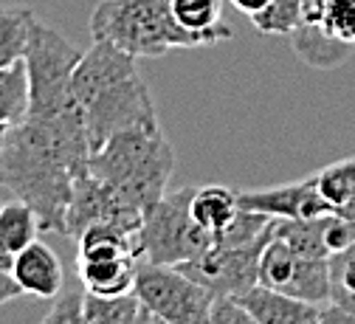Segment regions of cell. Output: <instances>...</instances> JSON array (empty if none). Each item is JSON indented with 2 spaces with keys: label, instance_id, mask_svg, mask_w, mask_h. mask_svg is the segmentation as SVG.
Segmentation results:
<instances>
[{
  "label": "cell",
  "instance_id": "obj_1",
  "mask_svg": "<svg viewBox=\"0 0 355 324\" xmlns=\"http://www.w3.org/2000/svg\"><path fill=\"white\" fill-rule=\"evenodd\" d=\"M91 147L79 110L62 116H26L12 124L0 155V189L34 209L40 231L65 235L73 180L87 169Z\"/></svg>",
  "mask_w": 355,
  "mask_h": 324
},
{
  "label": "cell",
  "instance_id": "obj_2",
  "mask_svg": "<svg viewBox=\"0 0 355 324\" xmlns=\"http://www.w3.org/2000/svg\"><path fill=\"white\" fill-rule=\"evenodd\" d=\"M71 87L91 155L121 130L161 127L139 60L107 40H94L82 54Z\"/></svg>",
  "mask_w": 355,
  "mask_h": 324
},
{
  "label": "cell",
  "instance_id": "obj_3",
  "mask_svg": "<svg viewBox=\"0 0 355 324\" xmlns=\"http://www.w3.org/2000/svg\"><path fill=\"white\" fill-rule=\"evenodd\" d=\"M175 169V150L161 127H132L116 133L102 150L87 158V172L107 180L141 212L166 195Z\"/></svg>",
  "mask_w": 355,
  "mask_h": 324
},
{
  "label": "cell",
  "instance_id": "obj_4",
  "mask_svg": "<svg viewBox=\"0 0 355 324\" xmlns=\"http://www.w3.org/2000/svg\"><path fill=\"white\" fill-rule=\"evenodd\" d=\"M87 28L94 40H107L136 60H155L172 49L211 45L175 20L172 0H102Z\"/></svg>",
  "mask_w": 355,
  "mask_h": 324
},
{
  "label": "cell",
  "instance_id": "obj_5",
  "mask_svg": "<svg viewBox=\"0 0 355 324\" xmlns=\"http://www.w3.org/2000/svg\"><path fill=\"white\" fill-rule=\"evenodd\" d=\"M82 54L85 51L68 37L37 20L23 57L28 71V116H62L79 110L71 82Z\"/></svg>",
  "mask_w": 355,
  "mask_h": 324
},
{
  "label": "cell",
  "instance_id": "obj_6",
  "mask_svg": "<svg viewBox=\"0 0 355 324\" xmlns=\"http://www.w3.org/2000/svg\"><path fill=\"white\" fill-rule=\"evenodd\" d=\"M195 187L166 192L141 220V262L150 265H181L198 259L214 246V235L192 217Z\"/></svg>",
  "mask_w": 355,
  "mask_h": 324
},
{
  "label": "cell",
  "instance_id": "obj_7",
  "mask_svg": "<svg viewBox=\"0 0 355 324\" xmlns=\"http://www.w3.org/2000/svg\"><path fill=\"white\" fill-rule=\"evenodd\" d=\"M132 293L155 318L166 324H211V307L217 302L206 285L189 280L178 268L150 262L139 265Z\"/></svg>",
  "mask_w": 355,
  "mask_h": 324
},
{
  "label": "cell",
  "instance_id": "obj_8",
  "mask_svg": "<svg viewBox=\"0 0 355 324\" xmlns=\"http://www.w3.org/2000/svg\"><path fill=\"white\" fill-rule=\"evenodd\" d=\"M271 237H274V228L271 235L245 246H211L198 259L172 265V268L187 273L189 280L206 285L217 299H237L259 282V259L265 246L271 243Z\"/></svg>",
  "mask_w": 355,
  "mask_h": 324
},
{
  "label": "cell",
  "instance_id": "obj_9",
  "mask_svg": "<svg viewBox=\"0 0 355 324\" xmlns=\"http://www.w3.org/2000/svg\"><path fill=\"white\" fill-rule=\"evenodd\" d=\"M285 296L302 299L307 305H327L330 302V268L327 259L304 257L271 237L259 259V282Z\"/></svg>",
  "mask_w": 355,
  "mask_h": 324
},
{
  "label": "cell",
  "instance_id": "obj_10",
  "mask_svg": "<svg viewBox=\"0 0 355 324\" xmlns=\"http://www.w3.org/2000/svg\"><path fill=\"white\" fill-rule=\"evenodd\" d=\"M144 220V212L130 203L116 187H110L107 180L96 178L94 172H82L73 180V192L65 214V235L79 240L85 228H91L96 223H119L124 228L139 231Z\"/></svg>",
  "mask_w": 355,
  "mask_h": 324
},
{
  "label": "cell",
  "instance_id": "obj_11",
  "mask_svg": "<svg viewBox=\"0 0 355 324\" xmlns=\"http://www.w3.org/2000/svg\"><path fill=\"white\" fill-rule=\"evenodd\" d=\"M237 201H240V209L262 212L279 220H307V217L336 212L333 203L322 195L316 175L293 180V183H282V187L237 192Z\"/></svg>",
  "mask_w": 355,
  "mask_h": 324
},
{
  "label": "cell",
  "instance_id": "obj_12",
  "mask_svg": "<svg viewBox=\"0 0 355 324\" xmlns=\"http://www.w3.org/2000/svg\"><path fill=\"white\" fill-rule=\"evenodd\" d=\"M12 273L23 293L40 296V299H57L62 291V262L51 251V246L34 240L23 251L15 254Z\"/></svg>",
  "mask_w": 355,
  "mask_h": 324
},
{
  "label": "cell",
  "instance_id": "obj_13",
  "mask_svg": "<svg viewBox=\"0 0 355 324\" xmlns=\"http://www.w3.org/2000/svg\"><path fill=\"white\" fill-rule=\"evenodd\" d=\"M141 231V228H139ZM139 231L124 228L119 223H96L91 228H85L79 235V257L76 259H121V257H132L141 259V240Z\"/></svg>",
  "mask_w": 355,
  "mask_h": 324
},
{
  "label": "cell",
  "instance_id": "obj_14",
  "mask_svg": "<svg viewBox=\"0 0 355 324\" xmlns=\"http://www.w3.org/2000/svg\"><path fill=\"white\" fill-rule=\"evenodd\" d=\"M237 302L259 321V324H302L319 313V305H307L302 299L285 296L279 291H271L265 285H254Z\"/></svg>",
  "mask_w": 355,
  "mask_h": 324
},
{
  "label": "cell",
  "instance_id": "obj_15",
  "mask_svg": "<svg viewBox=\"0 0 355 324\" xmlns=\"http://www.w3.org/2000/svg\"><path fill=\"white\" fill-rule=\"evenodd\" d=\"M141 259L132 257H121V259H76V280L82 282V288L87 293L96 296H121L132 291L136 282V271H139Z\"/></svg>",
  "mask_w": 355,
  "mask_h": 324
},
{
  "label": "cell",
  "instance_id": "obj_16",
  "mask_svg": "<svg viewBox=\"0 0 355 324\" xmlns=\"http://www.w3.org/2000/svg\"><path fill=\"white\" fill-rule=\"evenodd\" d=\"M291 40H293L291 42L293 51L313 68H336L349 57V49H352V42L336 37L322 23H302L291 34Z\"/></svg>",
  "mask_w": 355,
  "mask_h": 324
},
{
  "label": "cell",
  "instance_id": "obj_17",
  "mask_svg": "<svg viewBox=\"0 0 355 324\" xmlns=\"http://www.w3.org/2000/svg\"><path fill=\"white\" fill-rule=\"evenodd\" d=\"M172 15L187 31L206 37L211 45L234 37L223 20V0H172Z\"/></svg>",
  "mask_w": 355,
  "mask_h": 324
},
{
  "label": "cell",
  "instance_id": "obj_18",
  "mask_svg": "<svg viewBox=\"0 0 355 324\" xmlns=\"http://www.w3.org/2000/svg\"><path fill=\"white\" fill-rule=\"evenodd\" d=\"M153 313L136 293L96 296L85 291V324H150Z\"/></svg>",
  "mask_w": 355,
  "mask_h": 324
},
{
  "label": "cell",
  "instance_id": "obj_19",
  "mask_svg": "<svg viewBox=\"0 0 355 324\" xmlns=\"http://www.w3.org/2000/svg\"><path fill=\"white\" fill-rule=\"evenodd\" d=\"M240 212V201L237 192L229 187H217V183H209V187H195L192 195V217L211 235L223 231Z\"/></svg>",
  "mask_w": 355,
  "mask_h": 324
},
{
  "label": "cell",
  "instance_id": "obj_20",
  "mask_svg": "<svg viewBox=\"0 0 355 324\" xmlns=\"http://www.w3.org/2000/svg\"><path fill=\"white\" fill-rule=\"evenodd\" d=\"M37 26V15L28 6H0V68L20 62Z\"/></svg>",
  "mask_w": 355,
  "mask_h": 324
},
{
  "label": "cell",
  "instance_id": "obj_21",
  "mask_svg": "<svg viewBox=\"0 0 355 324\" xmlns=\"http://www.w3.org/2000/svg\"><path fill=\"white\" fill-rule=\"evenodd\" d=\"M330 214L307 217V220H279V217H274V237L282 240L285 246H291L293 251L304 254V257L330 259L327 240H324V235H327V217Z\"/></svg>",
  "mask_w": 355,
  "mask_h": 324
},
{
  "label": "cell",
  "instance_id": "obj_22",
  "mask_svg": "<svg viewBox=\"0 0 355 324\" xmlns=\"http://www.w3.org/2000/svg\"><path fill=\"white\" fill-rule=\"evenodd\" d=\"M40 235V220L31 206L23 201H12L6 206H0V246L6 251L17 254L26 246H31Z\"/></svg>",
  "mask_w": 355,
  "mask_h": 324
},
{
  "label": "cell",
  "instance_id": "obj_23",
  "mask_svg": "<svg viewBox=\"0 0 355 324\" xmlns=\"http://www.w3.org/2000/svg\"><path fill=\"white\" fill-rule=\"evenodd\" d=\"M0 116L9 124H20L28 116V71L23 60L0 68Z\"/></svg>",
  "mask_w": 355,
  "mask_h": 324
},
{
  "label": "cell",
  "instance_id": "obj_24",
  "mask_svg": "<svg viewBox=\"0 0 355 324\" xmlns=\"http://www.w3.org/2000/svg\"><path fill=\"white\" fill-rule=\"evenodd\" d=\"M330 268V305L355 313V243L327 259Z\"/></svg>",
  "mask_w": 355,
  "mask_h": 324
},
{
  "label": "cell",
  "instance_id": "obj_25",
  "mask_svg": "<svg viewBox=\"0 0 355 324\" xmlns=\"http://www.w3.org/2000/svg\"><path fill=\"white\" fill-rule=\"evenodd\" d=\"M251 23L262 34H293L304 23L302 0H268V6L257 12Z\"/></svg>",
  "mask_w": 355,
  "mask_h": 324
},
{
  "label": "cell",
  "instance_id": "obj_26",
  "mask_svg": "<svg viewBox=\"0 0 355 324\" xmlns=\"http://www.w3.org/2000/svg\"><path fill=\"white\" fill-rule=\"evenodd\" d=\"M316 180L322 195L333 203V209H338L355 195V158H344L324 167L322 172H316Z\"/></svg>",
  "mask_w": 355,
  "mask_h": 324
},
{
  "label": "cell",
  "instance_id": "obj_27",
  "mask_svg": "<svg viewBox=\"0 0 355 324\" xmlns=\"http://www.w3.org/2000/svg\"><path fill=\"white\" fill-rule=\"evenodd\" d=\"M40 324H85V291H60L54 307Z\"/></svg>",
  "mask_w": 355,
  "mask_h": 324
},
{
  "label": "cell",
  "instance_id": "obj_28",
  "mask_svg": "<svg viewBox=\"0 0 355 324\" xmlns=\"http://www.w3.org/2000/svg\"><path fill=\"white\" fill-rule=\"evenodd\" d=\"M211 324H259L237 299H217L211 307Z\"/></svg>",
  "mask_w": 355,
  "mask_h": 324
},
{
  "label": "cell",
  "instance_id": "obj_29",
  "mask_svg": "<svg viewBox=\"0 0 355 324\" xmlns=\"http://www.w3.org/2000/svg\"><path fill=\"white\" fill-rule=\"evenodd\" d=\"M17 296H23V288L17 285L15 273H12L9 268L0 265V305H9V302L17 299Z\"/></svg>",
  "mask_w": 355,
  "mask_h": 324
},
{
  "label": "cell",
  "instance_id": "obj_30",
  "mask_svg": "<svg viewBox=\"0 0 355 324\" xmlns=\"http://www.w3.org/2000/svg\"><path fill=\"white\" fill-rule=\"evenodd\" d=\"M319 321L322 324H355V313L338 307V305H322L319 307Z\"/></svg>",
  "mask_w": 355,
  "mask_h": 324
},
{
  "label": "cell",
  "instance_id": "obj_31",
  "mask_svg": "<svg viewBox=\"0 0 355 324\" xmlns=\"http://www.w3.org/2000/svg\"><path fill=\"white\" fill-rule=\"evenodd\" d=\"M330 0H302V12H304V23H322L324 12H327Z\"/></svg>",
  "mask_w": 355,
  "mask_h": 324
},
{
  "label": "cell",
  "instance_id": "obj_32",
  "mask_svg": "<svg viewBox=\"0 0 355 324\" xmlns=\"http://www.w3.org/2000/svg\"><path fill=\"white\" fill-rule=\"evenodd\" d=\"M229 3H232L237 12H243V15L254 17L257 12H262L265 6H268V0H229Z\"/></svg>",
  "mask_w": 355,
  "mask_h": 324
},
{
  "label": "cell",
  "instance_id": "obj_33",
  "mask_svg": "<svg viewBox=\"0 0 355 324\" xmlns=\"http://www.w3.org/2000/svg\"><path fill=\"white\" fill-rule=\"evenodd\" d=\"M336 214H341V217H349V220H355V195L347 201V203H341L338 209H336Z\"/></svg>",
  "mask_w": 355,
  "mask_h": 324
},
{
  "label": "cell",
  "instance_id": "obj_34",
  "mask_svg": "<svg viewBox=\"0 0 355 324\" xmlns=\"http://www.w3.org/2000/svg\"><path fill=\"white\" fill-rule=\"evenodd\" d=\"M9 130H12V124L0 121V155H3V150H6V138H9Z\"/></svg>",
  "mask_w": 355,
  "mask_h": 324
},
{
  "label": "cell",
  "instance_id": "obj_35",
  "mask_svg": "<svg viewBox=\"0 0 355 324\" xmlns=\"http://www.w3.org/2000/svg\"><path fill=\"white\" fill-rule=\"evenodd\" d=\"M12 262H15V254H12V251H6L3 246H0V265L12 271Z\"/></svg>",
  "mask_w": 355,
  "mask_h": 324
},
{
  "label": "cell",
  "instance_id": "obj_36",
  "mask_svg": "<svg viewBox=\"0 0 355 324\" xmlns=\"http://www.w3.org/2000/svg\"><path fill=\"white\" fill-rule=\"evenodd\" d=\"M302 324H322V321H319V313H316L313 318H307V321H302Z\"/></svg>",
  "mask_w": 355,
  "mask_h": 324
},
{
  "label": "cell",
  "instance_id": "obj_37",
  "mask_svg": "<svg viewBox=\"0 0 355 324\" xmlns=\"http://www.w3.org/2000/svg\"><path fill=\"white\" fill-rule=\"evenodd\" d=\"M150 324H166V321H161V318H155V316H153V321H150Z\"/></svg>",
  "mask_w": 355,
  "mask_h": 324
}]
</instances>
